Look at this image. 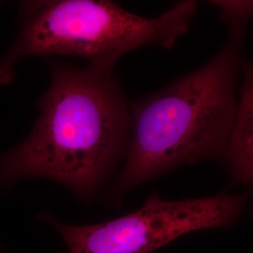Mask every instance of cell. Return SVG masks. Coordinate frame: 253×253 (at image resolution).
<instances>
[{"instance_id":"obj_5","label":"cell","mask_w":253,"mask_h":253,"mask_svg":"<svg viewBox=\"0 0 253 253\" xmlns=\"http://www.w3.org/2000/svg\"><path fill=\"white\" fill-rule=\"evenodd\" d=\"M243 70L235 125L224 165L231 173L232 184H243L252 190L253 214V60L245 64Z\"/></svg>"},{"instance_id":"obj_1","label":"cell","mask_w":253,"mask_h":253,"mask_svg":"<svg viewBox=\"0 0 253 253\" xmlns=\"http://www.w3.org/2000/svg\"><path fill=\"white\" fill-rule=\"evenodd\" d=\"M38 108L29 135L0 157V182L42 177L92 201L129 145L130 110L112 71L55 62Z\"/></svg>"},{"instance_id":"obj_4","label":"cell","mask_w":253,"mask_h":253,"mask_svg":"<svg viewBox=\"0 0 253 253\" xmlns=\"http://www.w3.org/2000/svg\"><path fill=\"white\" fill-rule=\"evenodd\" d=\"M248 194L219 193L196 199L165 200L151 192L134 212L89 225H70L49 214L42 218L60 235L70 253H151L190 233L231 226Z\"/></svg>"},{"instance_id":"obj_3","label":"cell","mask_w":253,"mask_h":253,"mask_svg":"<svg viewBox=\"0 0 253 253\" xmlns=\"http://www.w3.org/2000/svg\"><path fill=\"white\" fill-rule=\"evenodd\" d=\"M197 9V1H179L160 16L145 18L113 1H24L17 38L0 57V84L12 82L15 65L27 56H76L113 71L122 56L141 47L171 49L188 32Z\"/></svg>"},{"instance_id":"obj_2","label":"cell","mask_w":253,"mask_h":253,"mask_svg":"<svg viewBox=\"0 0 253 253\" xmlns=\"http://www.w3.org/2000/svg\"><path fill=\"white\" fill-rule=\"evenodd\" d=\"M245 27L229 25L224 44L209 62L132 103L127 153L109 196L114 205L136 186L181 165L206 160L225 164L238 106Z\"/></svg>"},{"instance_id":"obj_6","label":"cell","mask_w":253,"mask_h":253,"mask_svg":"<svg viewBox=\"0 0 253 253\" xmlns=\"http://www.w3.org/2000/svg\"><path fill=\"white\" fill-rule=\"evenodd\" d=\"M210 4L218 9L219 17L228 25L244 23L253 17V1L220 0L210 1Z\"/></svg>"}]
</instances>
